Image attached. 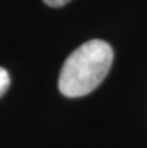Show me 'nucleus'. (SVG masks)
I'll return each instance as SVG.
<instances>
[{
	"label": "nucleus",
	"instance_id": "obj_2",
	"mask_svg": "<svg viewBox=\"0 0 147 148\" xmlns=\"http://www.w3.org/2000/svg\"><path fill=\"white\" fill-rule=\"evenodd\" d=\"M9 84H11V78H9V73H8L6 69L0 67V97L8 91L9 88Z\"/></svg>",
	"mask_w": 147,
	"mask_h": 148
},
{
	"label": "nucleus",
	"instance_id": "obj_3",
	"mask_svg": "<svg viewBox=\"0 0 147 148\" xmlns=\"http://www.w3.org/2000/svg\"><path fill=\"white\" fill-rule=\"evenodd\" d=\"M69 2H72V0H44V3L51 8H62V6L68 5Z\"/></svg>",
	"mask_w": 147,
	"mask_h": 148
},
{
	"label": "nucleus",
	"instance_id": "obj_1",
	"mask_svg": "<svg viewBox=\"0 0 147 148\" xmlns=\"http://www.w3.org/2000/svg\"><path fill=\"white\" fill-rule=\"evenodd\" d=\"M114 53L110 43L93 39L83 43L65 60L59 76V90L66 97H81L92 93L105 79Z\"/></svg>",
	"mask_w": 147,
	"mask_h": 148
}]
</instances>
